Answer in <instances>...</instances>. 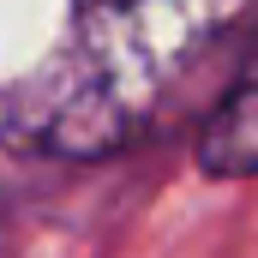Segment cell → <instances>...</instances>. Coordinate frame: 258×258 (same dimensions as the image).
<instances>
[{
  "label": "cell",
  "mask_w": 258,
  "mask_h": 258,
  "mask_svg": "<svg viewBox=\"0 0 258 258\" xmlns=\"http://www.w3.org/2000/svg\"><path fill=\"white\" fill-rule=\"evenodd\" d=\"M258 18V0H72L66 36L6 96V132L42 156H108Z\"/></svg>",
  "instance_id": "6da1fadb"
},
{
  "label": "cell",
  "mask_w": 258,
  "mask_h": 258,
  "mask_svg": "<svg viewBox=\"0 0 258 258\" xmlns=\"http://www.w3.org/2000/svg\"><path fill=\"white\" fill-rule=\"evenodd\" d=\"M210 174H258V72L228 90V102L210 114L198 144Z\"/></svg>",
  "instance_id": "7a4b0ae2"
}]
</instances>
